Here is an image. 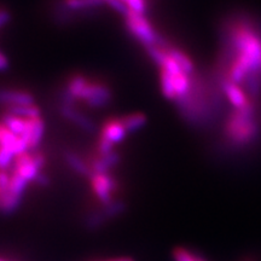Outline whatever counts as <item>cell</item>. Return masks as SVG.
<instances>
[{"mask_svg":"<svg viewBox=\"0 0 261 261\" xmlns=\"http://www.w3.org/2000/svg\"><path fill=\"white\" fill-rule=\"evenodd\" d=\"M123 22L129 34L144 47L159 45L165 40L145 15L127 10L123 14Z\"/></svg>","mask_w":261,"mask_h":261,"instance_id":"obj_3","label":"cell"},{"mask_svg":"<svg viewBox=\"0 0 261 261\" xmlns=\"http://www.w3.org/2000/svg\"><path fill=\"white\" fill-rule=\"evenodd\" d=\"M45 121L42 117H37V119H32L31 121V139H29V150L35 151L38 146L40 145L42 138L45 135Z\"/></svg>","mask_w":261,"mask_h":261,"instance_id":"obj_9","label":"cell"},{"mask_svg":"<svg viewBox=\"0 0 261 261\" xmlns=\"http://www.w3.org/2000/svg\"><path fill=\"white\" fill-rule=\"evenodd\" d=\"M8 68H9L8 57H6L5 55L0 51V71H4L8 69Z\"/></svg>","mask_w":261,"mask_h":261,"instance_id":"obj_15","label":"cell"},{"mask_svg":"<svg viewBox=\"0 0 261 261\" xmlns=\"http://www.w3.org/2000/svg\"><path fill=\"white\" fill-rule=\"evenodd\" d=\"M58 112L67 121L73 123L76 127L83 130V132L90 133V135H96L98 133V127L96 122L86 114L81 112L74 104L68 103H60L58 104Z\"/></svg>","mask_w":261,"mask_h":261,"instance_id":"obj_5","label":"cell"},{"mask_svg":"<svg viewBox=\"0 0 261 261\" xmlns=\"http://www.w3.org/2000/svg\"><path fill=\"white\" fill-rule=\"evenodd\" d=\"M173 259L174 261H208L203 256L182 247H178L173 250Z\"/></svg>","mask_w":261,"mask_h":261,"instance_id":"obj_11","label":"cell"},{"mask_svg":"<svg viewBox=\"0 0 261 261\" xmlns=\"http://www.w3.org/2000/svg\"><path fill=\"white\" fill-rule=\"evenodd\" d=\"M104 261H110V260H104Z\"/></svg>","mask_w":261,"mask_h":261,"instance_id":"obj_19","label":"cell"},{"mask_svg":"<svg viewBox=\"0 0 261 261\" xmlns=\"http://www.w3.org/2000/svg\"><path fill=\"white\" fill-rule=\"evenodd\" d=\"M243 261H252V260H243Z\"/></svg>","mask_w":261,"mask_h":261,"instance_id":"obj_18","label":"cell"},{"mask_svg":"<svg viewBox=\"0 0 261 261\" xmlns=\"http://www.w3.org/2000/svg\"><path fill=\"white\" fill-rule=\"evenodd\" d=\"M28 104H35V97L32 92L22 89L0 87V107L3 109L16 106H28Z\"/></svg>","mask_w":261,"mask_h":261,"instance_id":"obj_6","label":"cell"},{"mask_svg":"<svg viewBox=\"0 0 261 261\" xmlns=\"http://www.w3.org/2000/svg\"><path fill=\"white\" fill-rule=\"evenodd\" d=\"M57 4H60L62 8L77 12V14H83L87 17L94 16L98 10L107 5L104 0H58Z\"/></svg>","mask_w":261,"mask_h":261,"instance_id":"obj_7","label":"cell"},{"mask_svg":"<svg viewBox=\"0 0 261 261\" xmlns=\"http://www.w3.org/2000/svg\"><path fill=\"white\" fill-rule=\"evenodd\" d=\"M104 2H106V4H107V5H109L110 3H113V2H114V0H104Z\"/></svg>","mask_w":261,"mask_h":261,"instance_id":"obj_16","label":"cell"},{"mask_svg":"<svg viewBox=\"0 0 261 261\" xmlns=\"http://www.w3.org/2000/svg\"><path fill=\"white\" fill-rule=\"evenodd\" d=\"M127 132L135 133L146 125V116L142 113H130L120 117Z\"/></svg>","mask_w":261,"mask_h":261,"instance_id":"obj_10","label":"cell"},{"mask_svg":"<svg viewBox=\"0 0 261 261\" xmlns=\"http://www.w3.org/2000/svg\"><path fill=\"white\" fill-rule=\"evenodd\" d=\"M64 161L68 165V167H69L74 173H76L77 175H80V177L89 179L91 175H92V171H91L87 159L81 158V156L79 154H76V152L70 151V150L65 151Z\"/></svg>","mask_w":261,"mask_h":261,"instance_id":"obj_8","label":"cell"},{"mask_svg":"<svg viewBox=\"0 0 261 261\" xmlns=\"http://www.w3.org/2000/svg\"><path fill=\"white\" fill-rule=\"evenodd\" d=\"M91 190L99 203L110 204L114 201V194L117 191V181L112 173H93L89 178Z\"/></svg>","mask_w":261,"mask_h":261,"instance_id":"obj_4","label":"cell"},{"mask_svg":"<svg viewBox=\"0 0 261 261\" xmlns=\"http://www.w3.org/2000/svg\"><path fill=\"white\" fill-rule=\"evenodd\" d=\"M0 261H6V260H4V259H0Z\"/></svg>","mask_w":261,"mask_h":261,"instance_id":"obj_17","label":"cell"},{"mask_svg":"<svg viewBox=\"0 0 261 261\" xmlns=\"http://www.w3.org/2000/svg\"><path fill=\"white\" fill-rule=\"evenodd\" d=\"M121 4L125 6L126 10L137 12V14L145 15L148 10V2L146 0H119Z\"/></svg>","mask_w":261,"mask_h":261,"instance_id":"obj_12","label":"cell"},{"mask_svg":"<svg viewBox=\"0 0 261 261\" xmlns=\"http://www.w3.org/2000/svg\"><path fill=\"white\" fill-rule=\"evenodd\" d=\"M113 96L106 81L75 73L68 77L60 91V103L76 106L80 102L90 109H103L112 103Z\"/></svg>","mask_w":261,"mask_h":261,"instance_id":"obj_2","label":"cell"},{"mask_svg":"<svg viewBox=\"0 0 261 261\" xmlns=\"http://www.w3.org/2000/svg\"><path fill=\"white\" fill-rule=\"evenodd\" d=\"M10 21H11V14H10V10L4 8V6H0V28L5 27Z\"/></svg>","mask_w":261,"mask_h":261,"instance_id":"obj_14","label":"cell"},{"mask_svg":"<svg viewBox=\"0 0 261 261\" xmlns=\"http://www.w3.org/2000/svg\"><path fill=\"white\" fill-rule=\"evenodd\" d=\"M10 180H11V171H0V207L5 196L8 195Z\"/></svg>","mask_w":261,"mask_h":261,"instance_id":"obj_13","label":"cell"},{"mask_svg":"<svg viewBox=\"0 0 261 261\" xmlns=\"http://www.w3.org/2000/svg\"><path fill=\"white\" fill-rule=\"evenodd\" d=\"M261 135V109L253 102L243 109H233L225 120L221 130V144L227 151L250 148Z\"/></svg>","mask_w":261,"mask_h":261,"instance_id":"obj_1","label":"cell"}]
</instances>
